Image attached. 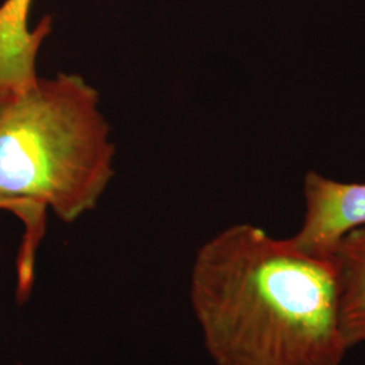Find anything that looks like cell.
Returning <instances> with one entry per match:
<instances>
[{
  "mask_svg": "<svg viewBox=\"0 0 365 365\" xmlns=\"http://www.w3.org/2000/svg\"><path fill=\"white\" fill-rule=\"evenodd\" d=\"M16 365H21V364H16Z\"/></svg>",
  "mask_w": 365,
  "mask_h": 365,
  "instance_id": "7",
  "label": "cell"
},
{
  "mask_svg": "<svg viewBox=\"0 0 365 365\" xmlns=\"http://www.w3.org/2000/svg\"><path fill=\"white\" fill-rule=\"evenodd\" d=\"M7 203H9L7 200H4L3 197H0V209H9V207H7V206H9Z\"/></svg>",
  "mask_w": 365,
  "mask_h": 365,
  "instance_id": "6",
  "label": "cell"
},
{
  "mask_svg": "<svg viewBox=\"0 0 365 365\" xmlns=\"http://www.w3.org/2000/svg\"><path fill=\"white\" fill-rule=\"evenodd\" d=\"M113 160L99 95L81 76L0 88V197L19 207L27 229L19 268H33L43 210L66 223L91 211L114 175Z\"/></svg>",
  "mask_w": 365,
  "mask_h": 365,
  "instance_id": "2",
  "label": "cell"
},
{
  "mask_svg": "<svg viewBox=\"0 0 365 365\" xmlns=\"http://www.w3.org/2000/svg\"><path fill=\"white\" fill-rule=\"evenodd\" d=\"M304 217L292 240L317 255H333L339 240L365 225V182H344L310 170L303 182Z\"/></svg>",
  "mask_w": 365,
  "mask_h": 365,
  "instance_id": "3",
  "label": "cell"
},
{
  "mask_svg": "<svg viewBox=\"0 0 365 365\" xmlns=\"http://www.w3.org/2000/svg\"><path fill=\"white\" fill-rule=\"evenodd\" d=\"M190 304L215 365H342L334 255L235 223L196 253Z\"/></svg>",
  "mask_w": 365,
  "mask_h": 365,
  "instance_id": "1",
  "label": "cell"
},
{
  "mask_svg": "<svg viewBox=\"0 0 365 365\" xmlns=\"http://www.w3.org/2000/svg\"><path fill=\"white\" fill-rule=\"evenodd\" d=\"M333 255L339 265L341 327L351 349L365 344V225L344 235Z\"/></svg>",
  "mask_w": 365,
  "mask_h": 365,
  "instance_id": "5",
  "label": "cell"
},
{
  "mask_svg": "<svg viewBox=\"0 0 365 365\" xmlns=\"http://www.w3.org/2000/svg\"><path fill=\"white\" fill-rule=\"evenodd\" d=\"M33 0H6L0 6V88L37 78L39 48L52 31V18L29 27Z\"/></svg>",
  "mask_w": 365,
  "mask_h": 365,
  "instance_id": "4",
  "label": "cell"
}]
</instances>
